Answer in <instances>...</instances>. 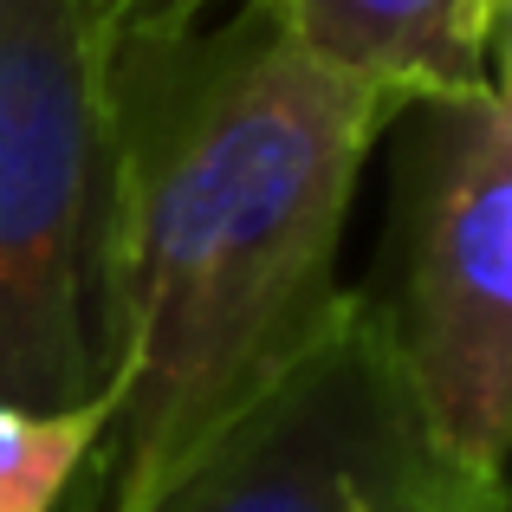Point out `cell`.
<instances>
[{"instance_id":"obj_1","label":"cell","mask_w":512,"mask_h":512,"mask_svg":"<svg viewBox=\"0 0 512 512\" xmlns=\"http://www.w3.org/2000/svg\"><path fill=\"white\" fill-rule=\"evenodd\" d=\"M111 383L59 512H143L338 305L363 156L402 104L325 72L253 7L117 39Z\"/></svg>"},{"instance_id":"obj_2","label":"cell","mask_w":512,"mask_h":512,"mask_svg":"<svg viewBox=\"0 0 512 512\" xmlns=\"http://www.w3.org/2000/svg\"><path fill=\"white\" fill-rule=\"evenodd\" d=\"M383 312L448 512H506L512 435V104L506 85L402 104Z\"/></svg>"},{"instance_id":"obj_3","label":"cell","mask_w":512,"mask_h":512,"mask_svg":"<svg viewBox=\"0 0 512 512\" xmlns=\"http://www.w3.org/2000/svg\"><path fill=\"white\" fill-rule=\"evenodd\" d=\"M111 72L104 0H0V402L111 383Z\"/></svg>"},{"instance_id":"obj_4","label":"cell","mask_w":512,"mask_h":512,"mask_svg":"<svg viewBox=\"0 0 512 512\" xmlns=\"http://www.w3.org/2000/svg\"><path fill=\"white\" fill-rule=\"evenodd\" d=\"M143 512H448L370 292L344 286Z\"/></svg>"},{"instance_id":"obj_5","label":"cell","mask_w":512,"mask_h":512,"mask_svg":"<svg viewBox=\"0 0 512 512\" xmlns=\"http://www.w3.org/2000/svg\"><path fill=\"white\" fill-rule=\"evenodd\" d=\"M325 72L396 104L500 78L506 0H240Z\"/></svg>"},{"instance_id":"obj_6","label":"cell","mask_w":512,"mask_h":512,"mask_svg":"<svg viewBox=\"0 0 512 512\" xmlns=\"http://www.w3.org/2000/svg\"><path fill=\"white\" fill-rule=\"evenodd\" d=\"M104 435V396L85 409L0 402V512H59Z\"/></svg>"},{"instance_id":"obj_7","label":"cell","mask_w":512,"mask_h":512,"mask_svg":"<svg viewBox=\"0 0 512 512\" xmlns=\"http://www.w3.org/2000/svg\"><path fill=\"white\" fill-rule=\"evenodd\" d=\"M221 0H104L117 39H150V33H182V26L208 20Z\"/></svg>"}]
</instances>
